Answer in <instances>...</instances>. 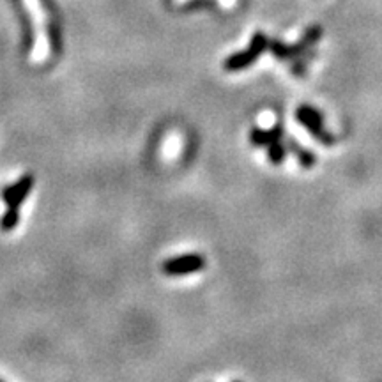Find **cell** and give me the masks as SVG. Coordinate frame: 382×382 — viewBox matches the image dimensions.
I'll use <instances>...</instances> for the list:
<instances>
[{
	"instance_id": "1",
	"label": "cell",
	"mask_w": 382,
	"mask_h": 382,
	"mask_svg": "<svg viewBox=\"0 0 382 382\" xmlns=\"http://www.w3.org/2000/svg\"><path fill=\"white\" fill-rule=\"evenodd\" d=\"M268 48V36L264 34V32H255V34L251 36L250 47H248L246 50L235 51V53H232V55L223 60V69H225L227 73H238L242 71V69L250 68L251 64L257 62V60L260 59V55H262Z\"/></svg>"
},
{
	"instance_id": "2",
	"label": "cell",
	"mask_w": 382,
	"mask_h": 382,
	"mask_svg": "<svg viewBox=\"0 0 382 382\" xmlns=\"http://www.w3.org/2000/svg\"><path fill=\"white\" fill-rule=\"evenodd\" d=\"M320 38H322V29L318 25H314L308 27L305 36L297 42H294V44H285V42L278 41V39H269V50L278 60H296L306 50H310Z\"/></svg>"
},
{
	"instance_id": "3",
	"label": "cell",
	"mask_w": 382,
	"mask_h": 382,
	"mask_svg": "<svg viewBox=\"0 0 382 382\" xmlns=\"http://www.w3.org/2000/svg\"><path fill=\"white\" fill-rule=\"evenodd\" d=\"M296 120L305 127L306 131L314 136L318 144L326 145V147H333L336 144V138L333 133H329L326 129V124H324L322 114L310 105H301L296 110Z\"/></svg>"
},
{
	"instance_id": "4",
	"label": "cell",
	"mask_w": 382,
	"mask_h": 382,
	"mask_svg": "<svg viewBox=\"0 0 382 382\" xmlns=\"http://www.w3.org/2000/svg\"><path fill=\"white\" fill-rule=\"evenodd\" d=\"M205 268L204 255L200 253H186L179 255L174 259H168L163 262L162 271L166 276H188L193 272H199Z\"/></svg>"
},
{
	"instance_id": "5",
	"label": "cell",
	"mask_w": 382,
	"mask_h": 382,
	"mask_svg": "<svg viewBox=\"0 0 382 382\" xmlns=\"http://www.w3.org/2000/svg\"><path fill=\"white\" fill-rule=\"evenodd\" d=\"M34 188V175H23L20 177L14 184H9L2 190V200H4L5 205H11V207H20L25 199L29 196V193Z\"/></svg>"
},
{
	"instance_id": "6",
	"label": "cell",
	"mask_w": 382,
	"mask_h": 382,
	"mask_svg": "<svg viewBox=\"0 0 382 382\" xmlns=\"http://www.w3.org/2000/svg\"><path fill=\"white\" fill-rule=\"evenodd\" d=\"M285 131L283 126L280 123L275 124L269 129H262V127H253L250 131V144L253 147H268L271 142L275 140H283Z\"/></svg>"
},
{
	"instance_id": "7",
	"label": "cell",
	"mask_w": 382,
	"mask_h": 382,
	"mask_svg": "<svg viewBox=\"0 0 382 382\" xmlns=\"http://www.w3.org/2000/svg\"><path fill=\"white\" fill-rule=\"evenodd\" d=\"M287 147H289L290 153L296 156V160L299 162V165H301L303 168H311V166H315V163H317V156H315L311 151H308V149H305L303 145L297 144L294 138H287Z\"/></svg>"
},
{
	"instance_id": "8",
	"label": "cell",
	"mask_w": 382,
	"mask_h": 382,
	"mask_svg": "<svg viewBox=\"0 0 382 382\" xmlns=\"http://www.w3.org/2000/svg\"><path fill=\"white\" fill-rule=\"evenodd\" d=\"M18 223H20V207L8 205V211L4 212V216L0 218V230L2 232H13Z\"/></svg>"
},
{
	"instance_id": "9",
	"label": "cell",
	"mask_w": 382,
	"mask_h": 382,
	"mask_svg": "<svg viewBox=\"0 0 382 382\" xmlns=\"http://www.w3.org/2000/svg\"><path fill=\"white\" fill-rule=\"evenodd\" d=\"M268 160L272 165H281L287 157V147L281 144V140H275L268 145Z\"/></svg>"
}]
</instances>
